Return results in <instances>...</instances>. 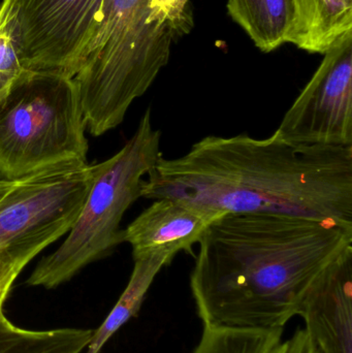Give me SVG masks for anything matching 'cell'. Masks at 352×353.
<instances>
[{
	"label": "cell",
	"instance_id": "17",
	"mask_svg": "<svg viewBox=\"0 0 352 353\" xmlns=\"http://www.w3.org/2000/svg\"><path fill=\"white\" fill-rule=\"evenodd\" d=\"M52 244L48 240L29 241L6 247L0 250V319L4 315L3 306L10 296L14 282L25 267Z\"/></svg>",
	"mask_w": 352,
	"mask_h": 353
},
{
	"label": "cell",
	"instance_id": "1",
	"mask_svg": "<svg viewBox=\"0 0 352 353\" xmlns=\"http://www.w3.org/2000/svg\"><path fill=\"white\" fill-rule=\"evenodd\" d=\"M198 245L190 290L204 325L283 329L324 270L352 248V228L227 213L210 224Z\"/></svg>",
	"mask_w": 352,
	"mask_h": 353
},
{
	"label": "cell",
	"instance_id": "5",
	"mask_svg": "<svg viewBox=\"0 0 352 353\" xmlns=\"http://www.w3.org/2000/svg\"><path fill=\"white\" fill-rule=\"evenodd\" d=\"M74 79L25 70L0 99V179L87 163L88 140Z\"/></svg>",
	"mask_w": 352,
	"mask_h": 353
},
{
	"label": "cell",
	"instance_id": "13",
	"mask_svg": "<svg viewBox=\"0 0 352 353\" xmlns=\"http://www.w3.org/2000/svg\"><path fill=\"white\" fill-rule=\"evenodd\" d=\"M227 12L264 53L289 43L295 0H229Z\"/></svg>",
	"mask_w": 352,
	"mask_h": 353
},
{
	"label": "cell",
	"instance_id": "11",
	"mask_svg": "<svg viewBox=\"0 0 352 353\" xmlns=\"http://www.w3.org/2000/svg\"><path fill=\"white\" fill-rule=\"evenodd\" d=\"M289 43L304 51L324 54L352 31V0H295Z\"/></svg>",
	"mask_w": 352,
	"mask_h": 353
},
{
	"label": "cell",
	"instance_id": "7",
	"mask_svg": "<svg viewBox=\"0 0 352 353\" xmlns=\"http://www.w3.org/2000/svg\"><path fill=\"white\" fill-rule=\"evenodd\" d=\"M274 134L298 146H352V31L324 53Z\"/></svg>",
	"mask_w": 352,
	"mask_h": 353
},
{
	"label": "cell",
	"instance_id": "8",
	"mask_svg": "<svg viewBox=\"0 0 352 353\" xmlns=\"http://www.w3.org/2000/svg\"><path fill=\"white\" fill-rule=\"evenodd\" d=\"M103 0H16L25 70L74 79L101 19Z\"/></svg>",
	"mask_w": 352,
	"mask_h": 353
},
{
	"label": "cell",
	"instance_id": "18",
	"mask_svg": "<svg viewBox=\"0 0 352 353\" xmlns=\"http://www.w3.org/2000/svg\"><path fill=\"white\" fill-rule=\"evenodd\" d=\"M155 12L161 22L182 39L194 27L189 0H153Z\"/></svg>",
	"mask_w": 352,
	"mask_h": 353
},
{
	"label": "cell",
	"instance_id": "19",
	"mask_svg": "<svg viewBox=\"0 0 352 353\" xmlns=\"http://www.w3.org/2000/svg\"><path fill=\"white\" fill-rule=\"evenodd\" d=\"M14 184H16V182L0 179V203L3 201L4 197L8 194V192L14 188Z\"/></svg>",
	"mask_w": 352,
	"mask_h": 353
},
{
	"label": "cell",
	"instance_id": "3",
	"mask_svg": "<svg viewBox=\"0 0 352 353\" xmlns=\"http://www.w3.org/2000/svg\"><path fill=\"white\" fill-rule=\"evenodd\" d=\"M179 39L159 20L153 0H103L101 22L74 78L89 134L103 136L123 122Z\"/></svg>",
	"mask_w": 352,
	"mask_h": 353
},
{
	"label": "cell",
	"instance_id": "2",
	"mask_svg": "<svg viewBox=\"0 0 352 353\" xmlns=\"http://www.w3.org/2000/svg\"><path fill=\"white\" fill-rule=\"evenodd\" d=\"M141 197L227 213L276 214L352 228V146H298L273 134L208 136L161 157Z\"/></svg>",
	"mask_w": 352,
	"mask_h": 353
},
{
	"label": "cell",
	"instance_id": "9",
	"mask_svg": "<svg viewBox=\"0 0 352 353\" xmlns=\"http://www.w3.org/2000/svg\"><path fill=\"white\" fill-rule=\"evenodd\" d=\"M153 201L123 230V242L132 246L134 261L152 256L173 261L182 251L192 253L210 224L225 215L181 199Z\"/></svg>",
	"mask_w": 352,
	"mask_h": 353
},
{
	"label": "cell",
	"instance_id": "12",
	"mask_svg": "<svg viewBox=\"0 0 352 353\" xmlns=\"http://www.w3.org/2000/svg\"><path fill=\"white\" fill-rule=\"evenodd\" d=\"M192 353H318L306 330L283 338V329L256 330L205 325Z\"/></svg>",
	"mask_w": 352,
	"mask_h": 353
},
{
	"label": "cell",
	"instance_id": "14",
	"mask_svg": "<svg viewBox=\"0 0 352 353\" xmlns=\"http://www.w3.org/2000/svg\"><path fill=\"white\" fill-rule=\"evenodd\" d=\"M172 261L167 256H152L134 261L127 286L101 327L93 332L85 353H101L109 340L138 312L157 274Z\"/></svg>",
	"mask_w": 352,
	"mask_h": 353
},
{
	"label": "cell",
	"instance_id": "4",
	"mask_svg": "<svg viewBox=\"0 0 352 353\" xmlns=\"http://www.w3.org/2000/svg\"><path fill=\"white\" fill-rule=\"evenodd\" d=\"M161 140L147 110L127 143L111 159L92 165V185L68 236L37 263L27 285L58 288L123 243L122 219L141 197L144 176L163 157Z\"/></svg>",
	"mask_w": 352,
	"mask_h": 353
},
{
	"label": "cell",
	"instance_id": "16",
	"mask_svg": "<svg viewBox=\"0 0 352 353\" xmlns=\"http://www.w3.org/2000/svg\"><path fill=\"white\" fill-rule=\"evenodd\" d=\"M24 70L16 0H0V99Z\"/></svg>",
	"mask_w": 352,
	"mask_h": 353
},
{
	"label": "cell",
	"instance_id": "6",
	"mask_svg": "<svg viewBox=\"0 0 352 353\" xmlns=\"http://www.w3.org/2000/svg\"><path fill=\"white\" fill-rule=\"evenodd\" d=\"M93 181V167L72 163L17 181L0 203V250L19 243L68 234Z\"/></svg>",
	"mask_w": 352,
	"mask_h": 353
},
{
	"label": "cell",
	"instance_id": "10",
	"mask_svg": "<svg viewBox=\"0 0 352 353\" xmlns=\"http://www.w3.org/2000/svg\"><path fill=\"white\" fill-rule=\"evenodd\" d=\"M352 248L324 270L299 316L318 353H352Z\"/></svg>",
	"mask_w": 352,
	"mask_h": 353
},
{
	"label": "cell",
	"instance_id": "15",
	"mask_svg": "<svg viewBox=\"0 0 352 353\" xmlns=\"http://www.w3.org/2000/svg\"><path fill=\"white\" fill-rule=\"evenodd\" d=\"M93 331L56 329L30 331L0 319V353H82Z\"/></svg>",
	"mask_w": 352,
	"mask_h": 353
}]
</instances>
